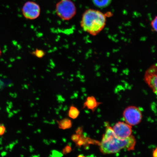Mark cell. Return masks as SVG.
I'll list each match as a JSON object with an SVG mask.
<instances>
[{
	"instance_id": "obj_12",
	"label": "cell",
	"mask_w": 157,
	"mask_h": 157,
	"mask_svg": "<svg viewBox=\"0 0 157 157\" xmlns=\"http://www.w3.org/2000/svg\"><path fill=\"white\" fill-rule=\"evenodd\" d=\"M72 150L71 147L70 145H67L64 147L62 150V154L66 155L72 151Z\"/></svg>"
},
{
	"instance_id": "obj_7",
	"label": "cell",
	"mask_w": 157,
	"mask_h": 157,
	"mask_svg": "<svg viewBox=\"0 0 157 157\" xmlns=\"http://www.w3.org/2000/svg\"><path fill=\"white\" fill-rule=\"evenodd\" d=\"M157 66L155 64L151 67L145 72L144 79L145 82L156 95L157 75Z\"/></svg>"
},
{
	"instance_id": "obj_3",
	"label": "cell",
	"mask_w": 157,
	"mask_h": 157,
	"mask_svg": "<svg viewBox=\"0 0 157 157\" xmlns=\"http://www.w3.org/2000/svg\"><path fill=\"white\" fill-rule=\"evenodd\" d=\"M57 15L64 21H69L76 15L75 5L71 0H61L56 6Z\"/></svg>"
},
{
	"instance_id": "obj_5",
	"label": "cell",
	"mask_w": 157,
	"mask_h": 157,
	"mask_svg": "<svg viewBox=\"0 0 157 157\" xmlns=\"http://www.w3.org/2000/svg\"><path fill=\"white\" fill-rule=\"evenodd\" d=\"M22 12L25 18L34 20L38 18L40 16V8L38 4L34 2L29 1L23 6Z\"/></svg>"
},
{
	"instance_id": "obj_1",
	"label": "cell",
	"mask_w": 157,
	"mask_h": 157,
	"mask_svg": "<svg viewBox=\"0 0 157 157\" xmlns=\"http://www.w3.org/2000/svg\"><path fill=\"white\" fill-rule=\"evenodd\" d=\"M136 143V139L132 135L125 139L118 138L112 128L107 125L101 142L99 143L100 150L104 154H115L123 149L133 150Z\"/></svg>"
},
{
	"instance_id": "obj_16",
	"label": "cell",
	"mask_w": 157,
	"mask_h": 157,
	"mask_svg": "<svg viewBox=\"0 0 157 157\" xmlns=\"http://www.w3.org/2000/svg\"><path fill=\"white\" fill-rule=\"evenodd\" d=\"M6 132V128L4 125H0V136H2Z\"/></svg>"
},
{
	"instance_id": "obj_11",
	"label": "cell",
	"mask_w": 157,
	"mask_h": 157,
	"mask_svg": "<svg viewBox=\"0 0 157 157\" xmlns=\"http://www.w3.org/2000/svg\"><path fill=\"white\" fill-rule=\"evenodd\" d=\"M80 114L78 109L74 106L72 105L70 107L68 113V117L72 119H76L78 117Z\"/></svg>"
},
{
	"instance_id": "obj_8",
	"label": "cell",
	"mask_w": 157,
	"mask_h": 157,
	"mask_svg": "<svg viewBox=\"0 0 157 157\" xmlns=\"http://www.w3.org/2000/svg\"><path fill=\"white\" fill-rule=\"evenodd\" d=\"M101 104V103L98 102L93 96H91L87 98L86 101L84 103L83 108L87 107L88 109H91L92 111L94 112L96 108Z\"/></svg>"
},
{
	"instance_id": "obj_13",
	"label": "cell",
	"mask_w": 157,
	"mask_h": 157,
	"mask_svg": "<svg viewBox=\"0 0 157 157\" xmlns=\"http://www.w3.org/2000/svg\"><path fill=\"white\" fill-rule=\"evenodd\" d=\"M157 17H156L151 22V26L152 29L156 32L157 30Z\"/></svg>"
},
{
	"instance_id": "obj_15",
	"label": "cell",
	"mask_w": 157,
	"mask_h": 157,
	"mask_svg": "<svg viewBox=\"0 0 157 157\" xmlns=\"http://www.w3.org/2000/svg\"><path fill=\"white\" fill-rule=\"evenodd\" d=\"M80 136L79 135L77 134H73L72 135L71 137V140L73 142L76 143L79 140Z\"/></svg>"
},
{
	"instance_id": "obj_4",
	"label": "cell",
	"mask_w": 157,
	"mask_h": 157,
	"mask_svg": "<svg viewBox=\"0 0 157 157\" xmlns=\"http://www.w3.org/2000/svg\"><path fill=\"white\" fill-rule=\"evenodd\" d=\"M124 121L128 124L133 126L139 124L142 119L140 109L134 106H130L125 109L123 113Z\"/></svg>"
},
{
	"instance_id": "obj_17",
	"label": "cell",
	"mask_w": 157,
	"mask_h": 157,
	"mask_svg": "<svg viewBox=\"0 0 157 157\" xmlns=\"http://www.w3.org/2000/svg\"><path fill=\"white\" fill-rule=\"evenodd\" d=\"M83 133V128L82 127H78L76 131V134L81 136L82 135Z\"/></svg>"
},
{
	"instance_id": "obj_14",
	"label": "cell",
	"mask_w": 157,
	"mask_h": 157,
	"mask_svg": "<svg viewBox=\"0 0 157 157\" xmlns=\"http://www.w3.org/2000/svg\"><path fill=\"white\" fill-rule=\"evenodd\" d=\"M35 54L37 57L42 58L44 55V52L42 50H37L35 51Z\"/></svg>"
},
{
	"instance_id": "obj_10",
	"label": "cell",
	"mask_w": 157,
	"mask_h": 157,
	"mask_svg": "<svg viewBox=\"0 0 157 157\" xmlns=\"http://www.w3.org/2000/svg\"><path fill=\"white\" fill-rule=\"evenodd\" d=\"M112 0H92L95 6L99 8L103 9L109 6Z\"/></svg>"
},
{
	"instance_id": "obj_18",
	"label": "cell",
	"mask_w": 157,
	"mask_h": 157,
	"mask_svg": "<svg viewBox=\"0 0 157 157\" xmlns=\"http://www.w3.org/2000/svg\"><path fill=\"white\" fill-rule=\"evenodd\" d=\"M157 154V148L153 151V155L154 157H156Z\"/></svg>"
},
{
	"instance_id": "obj_6",
	"label": "cell",
	"mask_w": 157,
	"mask_h": 157,
	"mask_svg": "<svg viewBox=\"0 0 157 157\" xmlns=\"http://www.w3.org/2000/svg\"><path fill=\"white\" fill-rule=\"evenodd\" d=\"M116 136L120 139L128 138L132 135V126L126 123L119 121L113 128Z\"/></svg>"
},
{
	"instance_id": "obj_19",
	"label": "cell",
	"mask_w": 157,
	"mask_h": 157,
	"mask_svg": "<svg viewBox=\"0 0 157 157\" xmlns=\"http://www.w3.org/2000/svg\"><path fill=\"white\" fill-rule=\"evenodd\" d=\"M1 53H2V52H1V48H0V56H1Z\"/></svg>"
},
{
	"instance_id": "obj_9",
	"label": "cell",
	"mask_w": 157,
	"mask_h": 157,
	"mask_svg": "<svg viewBox=\"0 0 157 157\" xmlns=\"http://www.w3.org/2000/svg\"><path fill=\"white\" fill-rule=\"evenodd\" d=\"M57 121L58 124L59 128L60 129L65 130V129L71 128L72 127V123L71 121L67 118Z\"/></svg>"
},
{
	"instance_id": "obj_2",
	"label": "cell",
	"mask_w": 157,
	"mask_h": 157,
	"mask_svg": "<svg viewBox=\"0 0 157 157\" xmlns=\"http://www.w3.org/2000/svg\"><path fill=\"white\" fill-rule=\"evenodd\" d=\"M106 21V15L97 10L89 9L82 15L80 25L85 32L95 36L105 28Z\"/></svg>"
}]
</instances>
